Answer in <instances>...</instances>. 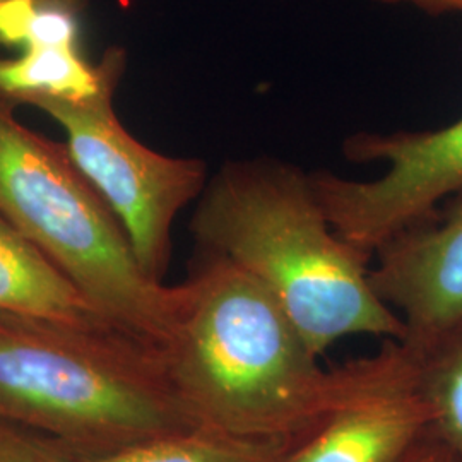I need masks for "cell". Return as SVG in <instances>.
<instances>
[{
    "label": "cell",
    "instance_id": "1",
    "mask_svg": "<svg viewBox=\"0 0 462 462\" xmlns=\"http://www.w3.org/2000/svg\"><path fill=\"white\" fill-rule=\"evenodd\" d=\"M200 254L162 351L170 385L199 429L303 444L375 377L383 349L324 368L264 284Z\"/></svg>",
    "mask_w": 462,
    "mask_h": 462
},
{
    "label": "cell",
    "instance_id": "2",
    "mask_svg": "<svg viewBox=\"0 0 462 462\" xmlns=\"http://www.w3.org/2000/svg\"><path fill=\"white\" fill-rule=\"evenodd\" d=\"M190 231L200 252L264 284L317 356L347 336L404 337L370 284L372 257L332 230L310 171L267 156L226 162L200 194Z\"/></svg>",
    "mask_w": 462,
    "mask_h": 462
},
{
    "label": "cell",
    "instance_id": "3",
    "mask_svg": "<svg viewBox=\"0 0 462 462\" xmlns=\"http://www.w3.org/2000/svg\"><path fill=\"white\" fill-rule=\"evenodd\" d=\"M0 418L108 454L199 429L162 355L110 328L0 312Z\"/></svg>",
    "mask_w": 462,
    "mask_h": 462
},
{
    "label": "cell",
    "instance_id": "4",
    "mask_svg": "<svg viewBox=\"0 0 462 462\" xmlns=\"http://www.w3.org/2000/svg\"><path fill=\"white\" fill-rule=\"evenodd\" d=\"M0 97V215L57 265L98 314L158 353L182 309L183 290L152 280L95 185L60 146L26 127Z\"/></svg>",
    "mask_w": 462,
    "mask_h": 462
},
{
    "label": "cell",
    "instance_id": "5",
    "mask_svg": "<svg viewBox=\"0 0 462 462\" xmlns=\"http://www.w3.org/2000/svg\"><path fill=\"white\" fill-rule=\"evenodd\" d=\"M118 84L83 101L42 97L24 105L64 129L70 158L116 213L139 264L152 280L163 281L173 221L204 192L208 165L199 158L166 156L137 141L116 116Z\"/></svg>",
    "mask_w": 462,
    "mask_h": 462
},
{
    "label": "cell",
    "instance_id": "6",
    "mask_svg": "<svg viewBox=\"0 0 462 462\" xmlns=\"http://www.w3.org/2000/svg\"><path fill=\"white\" fill-rule=\"evenodd\" d=\"M341 151L351 163L389 166L368 182L310 171L332 230L370 257L397 231L433 217L442 200L462 190V116L437 131L351 134Z\"/></svg>",
    "mask_w": 462,
    "mask_h": 462
},
{
    "label": "cell",
    "instance_id": "7",
    "mask_svg": "<svg viewBox=\"0 0 462 462\" xmlns=\"http://www.w3.org/2000/svg\"><path fill=\"white\" fill-rule=\"evenodd\" d=\"M437 215L393 235L374 254L375 295L404 324L399 341L423 355L462 322V190Z\"/></svg>",
    "mask_w": 462,
    "mask_h": 462
},
{
    "label": "cell",
    "instance_id": "8",
    "mask_svg": "<svg viewBox=\"0 0 462 462\" xmlns=\"http://www.w3.org/2000/svg\"><path fill=\"white\" fill-rule=\"evenodd\" d=\"M383 362L365 387L291 454L288 462H401L431 427L420 358L387 339Z\"/></svg>",
    "mask_w": 462,
    "mask_h": 462
},
{
    "label": "cell",
    "instance_id": "9",
    "mask_svg": "<svg viewBox=\"0 0 462 462\" xmlns=\"http://www.w3.org/2000/svg\"><path fill=\"white\" fill-rule=\"evenodd\" d=\"M0 312L79 328L114 329L76 284L2 215Z\"/></svg>",
    "mask_w": 462,
    "mask_h": 462
},
{
    "label": "cell",
    "instance_id": "10",
    "mask_svg": "<svg viewBox=\"0 0 462 462\" xmlns=\"http://www.w3.org/2000/svg\"><path fill=\"white\" fill-rule=\"evenodd\" d=\"M127 66L125 50L112 47L91 64L74 43H32L17 57H0V97L16 105L33 98L83 101L120 83Z\"/></svg>",
    "mask_w": 462,
    "mask_h": 462
},
{
    "label": "cell",
    "instance_id": "11",
    "mask_svg": "<svg viewBox=\"0 0 462 462\" xmlns=\"http://www.w3.org/2000/svg\"><path fill=\"white\" fill-rule=\"evenodd\" d=\"M300 446L194 429L98 454L84 462H288Z\"/></svg>",
    "mask_w": 462,
    "mask_h": 462
},
{
    "label": "cell",
    "instance_id": "12",
    "mask_svg": "<svg viewBox=\"0 0 462 462\" xmlns=\"http://www.w3.org/2000/svg\"><path fill=\"white\" fill-rule=\"evenodd\" d=\"M420 358V383L431 413L430 433L462 459V322Z\"/></svg>",
    "mask_w": 462,
    "mask_h": 462
},
{
    "label": "cell",
    "instance_id": "13",
    "mask_svg": "<svg viewBox=\"0 0 462 462\" xmlns=\"http://www.w3.org/2000/svg\"><path fill=\"white\" fill-rule=\"evenodd\" d=\"M0 462H72L51 447L0 423Z\"/></svg>",
    "mask_w": 462,
    "mask_h": 462
},
{
    "label": "cell",
    "instance_id": "14",
    "mask_svg": "<svg viewBox=\"0 0 462 462\" xmlns=\"http://www.w3.org/2000/svg\"><path fill=\"white\" fill-rule=\"evenodd\" d=\"M401 462H462V459L440 439L429 433Z\"/></svg>",
    "mask_w": 462,
    "mask_h": 462
},
{
    "label": "cell",
    "instance_id": "15",
    "mask_svg": "<svg viewBox=\"0 0 462 462\" xmlns=\"http://www.w3.org/2000/svg\"><path fill=\"white\" fill-rule=\"evenodd\" d=\"M382 5H410L430 16L459 14L462 16V0H372Z\"/></svg>",
    "mask_w": 462,
    "mask_h": 462
},
{
    "label": "cell",
    "instance_id": "16",
    "mask_svg": "<svg viewBox=\"0 0 462 462\" xmlns=\"http://www.w3.org/2000/svg\"><path fill=\"white\" fill-rule=\"evenodd\" d=\"M38 2H43V4H49V5H55V7H62V9L72 11V13H76V14H81V11L88 5L89 0H38Z\"/></svg>",
    "mask_w": 462,
    "mask_h": 462
}]
</instances>
